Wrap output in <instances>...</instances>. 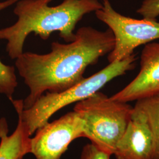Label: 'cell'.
<instances>
[{"label":"cell","instance_id":"30bf717a","mask_svg":"<svg viewBox=\"0 0 159 159\" xmlns=\"http://www.w3.org/2000/svg\"><path fill=\"white\" fill-rule=\"evenodd\" d=\"M134 107L146 117L153 138V159H159V94L137 100Z\"/></svg>","mask_w":159,"mask_h":159},{"label":"cell","instance_id":"8992f818","mask_svg":"<svg viewBox=\"0 0 159 159\" xmlns=\"http://www.w3.org/2000/svg\"><path fill=\"white\" fill-rule=\"evenodd\" d=\"M83 121L74 110L47 122L30 139V153L36 159H60L70 143L84 137Z\"/></svg>","mask_w":159,"mask_h":159},{"label":"cell","instance_id":"9c48e42d","mask_svg":"<svg viewBox=\"0 0 159 159\" xmlns=\"http://www.w3.org/2000/svg\"><path fill=\"white\" fill-rule=\"evenodd\" d=\"M5 118L0 119V159H23L30 153V135L27 125L20 117L16 130L8 136Z\"/></svg>","mask_w":159,"mask_h":159},{"label":"cell","instance_id":"52a82bcc","mask_svg":"<svg viewBox=\"0 0 159 159\" xmlns=\"http://www.w3.org/2000/svg\"><path fill=\"white\" fill-rule=\"evenodd\" d=\"M159 94V43H150L142 51L140 68L136 77L110 97L117 102H129Z\"/></svg>","mask_w":159,"mask_h":159},{"label":"cell","instance_id":"7a4b0ae2","mask_svg":"<svg viewBox=\"0 0 159 159\" xmlns=\"http://www.w3.org/2000/svg\"><path fill=\"white\" fill-rule=\"evenodd\" d=\"M52 0H19L14 10L17 22L0 30V40H6V51L10 57L16 59L23 53L26 39L33 33L47 40L57 31L66 43L76 38L77 24L84 16L102 8L98 0H64L60 5L50 7Z\"/></svg>","mask_w":159,"mask_h":159},{"label":"cell","instance_id":"3957f363","mask_svg":"<svg viewBox=\"0 0 159 159\" xmlns=\"http://www.w3.org/2000/svg\"><path fill=\"white\" fill-rule=\"evenodd\" d=\"M136 56L133 53L121 60L110 63L107 66L65 91L52 93L46 92L27 109H24L23 100H10L18 117L29 129L30 136L48 121L54 113L73 102L89 98L102 88L109 81L125 74L135 68Z\"/></svg>","mask_w":159,"mask_h":159},{"label":"cell","instance_id":"5b68a950","mask_svg":"<svg viewBox=\"0 0 159 159\" xmlns=\"http://www.w3.org/2000/svg\"><path fill=\"white\" fill-rule=\"evenodd\" d=\"M97 18L106 24L113 33L114 47L108 54L113 63L134 53L138 47L159 39V22L156 19H134L114 10L108 0H103L102 8L95 11Z\"/></svg>","mask_w":159,"mask_h":159},{"label":"cell","instance_id":"277c9868","mask_svg":"<svg viewBox=\"0 0 159 159\" xmlns=\"http://www.w3.org/2000/svg\"><path fill=\"white\" fill-rule=\"evenodd\" d=\"M74 111L83 121L84 137L112 155L130 121L133 107L98 91L77 102Z\"/></svg>","mask_w":159,"mask_h":159},{"label":"cell","instance_id":"8fae6325","mask_svg":"<svg viewBox=\"0 0 159 159\" xmlns=\"http://www.w3.org/2000/svg\"><path fill=\"white\" fill-rule=\"evenodd\" d=\"M19 0H7L0 2V10L18 2ZM18 85L15 68L4 64L0 60V94H5L10 100Z\"/></svg>","mask_w":159,"mask_h":159},{"label":"cell","instance_id":"ba28073f","mask_svg":"<svg viewBox=\"0 0 159 159\" xmlns=\"http://www.w3.org/2000/svg\"><path fill=\"white\" fill-rule=\"evenodd\" d=\"M113 154L116 159H153L151 131L144 114L134 106L130 121Z\"/></svg>","mask_w":159,"mask_h":159},{"label":"cell","instance_id":"6da1fadb","mask_svg":"<svg viewBox=\"0 0 159 159\" xmlns=\"http://www.w3.org/2000/svg\"><path fill=\"white\" fill-rule=\"evenodd\" d=\"M75 35V40L67 44L52 43L47 54L23 52L16 58L18 74L30 90L23 100L24 109L30 108L45 92L61 93L79 83L87 67L96 64L114 47L110 29L83 27Z\"/></svg>","mask_w":159,"mask_h":159},{"label":"cell","instance_id":"4fadbf2b","mask_svg":"<svg viewBox=\"0 0 159 159\" xmlns=\"http://www.w3.org/2000/svg\"><path fill=\"white\" fill-rule=\"evenodd\" d=\"M111 155L91 143L84 146L81 159H110Z\"/></svg>","mask_w":159,"mask_h":159},{"label":"cell","instance_id":"7c38bea8","mask_svg":"<svg viewBox=\"0 0 159 159\" xmlns=\"http://www.w3.org/2000/svg\"><path fill=\"white\" fill-rule=\"evenodd\" d=\"M137 12L143 18L156 20L159 16V0H144Z\"/></svg>","mask_w":159,"mask_h":159}]
</instances>
